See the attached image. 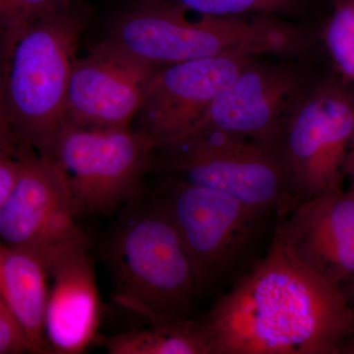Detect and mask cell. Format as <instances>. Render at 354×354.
<instances>
[{
    "label": "cell",
    "instance_id": "9a60e30c",
    "mask_svg": "<svg viewBox=\"0 0 354 354\" xmlns=\"http://www.w3.org/2000/svg\"><path fill=\"white\" fill-rule=\"evenodd\" d=\"M48 277L36 256L0 241V297L24 330L32 353H48L44 317Z\"/></svg>",
    "mask_w": 354,
    "mask_h": 354
},
{
    "label": "cell",
    "instance_id": "4fadbf2b",
    "mask_svg": "<svg viewBox=\"0 0 354 354\" xmlns=\"http://www.w3.org/2000/svg\"><path fill=\"white\" fill-rule=\"evenodd\" d=\"M274 237L292 259L346 290H354V194L327 193L299 203Z\"/></svg>",
    "mask_w": 354,
    "mask_h": 354
},
{
    "label": "cell",
    "instance_id": "d4e9b609",
    "mask_svg": "<svg viewBox=\"0 0 354 354\" xmlns=\"http://www.w3.org/2000/svg\"><path fill=\"white\" fill-rule=\"evenodd\" d=\"M333 2H334V4L335 3H337V1H339V0H332Z\"/></svg>",
    "mask_w": 354,
    "mask_h": 354
},
{
    "label": "cell",
    "instance_id": "cb8c5ba5",
    "mask_svg": "<svg viewBox=\"0 0 354 354\" xmlns=\"http://www.w3.org/2000/svg\"><path fill=\"white\" fill-rule=\"evenodd\" d=\"M348 351H351L349 353H354V330L353 335V344H351V346H349Z\"/></svg>",
    "mask_w": 354,
    "mask_h": 354
},
{
    "label": "cell",
    "instance_id": "52a82bcc",
    "mask_svg": "<svg viewBox=\"0 0 354 354\" xmlns=\"http://www.w3.org/2000/svg\"><path fill=\"white\" fill-rule=\"evenodd\" d=\"M155 167L190 185L278 212L292 209L276 147L223 131L185 135L158 147Z\"/></svg>",
    "mask_w": 354,
    "mask_h": 354
},
{
    "label": "cell",
    "instance_id": "d6986e66",
    "mask_svg": "<svg viewBox=\"0 0 354 354\" xmlns=\"http://www.w3.org/2000/svg\"><path fill=\"white\" fill-rule=\"evenodd\" d=\"M72 0H0V53L20 32Z\"/></svg>",
    "mask_w": 354,
    "mask_h": 354
},
{
    "label": "cell",
    "instance_id": "603a6c76",
    "mask_svg": "<svg viewBox=\"0 0 354 354\" xmlns=\"http://www.w3.org/2000/svg\"><path fill=\"white\" fill-rule=\"evenodd\" d=\"M346 183H348L346 191L354 194V140L349 150L348 162L346 167Z\"/></svg>",
    "mask_w": 354,
    "mask_h": 354
},
{
    "label": "cell",
    "instance_id": "ac0fdd59",
    "mask_svg": "<svg viewBox=\"0 0 354 354\" xmlns=\"http://www.w3.org/2000/svg\"><path fill=\"white\" fill-rule=\"evenodd\" d=\"M334 6L324 43L344 80L354 85V0H339Z\"/></svg>",
    "mask_w": 354,
    "mask_h": 354
},
{
    "label": "cell",
    "instance_id": "6da1fadb",
    "mask_svg": "<svg viewBox=\"0 0 354 354\" xmlns=\"http://www.w3.org/2000/svg\"><path fill=\"white\" fill-rule=\"evenodd\" d=\"M202 320L211 354H337L354 330L348 295L292 259L274 234Z\"/></svg>",
    "mask_w": 354,
    "mask_h": 354
},
{
    "label": "cell",
    "instance_id": "44dd1931",
    "mask_svg": "<svg viewBox=\"0 0 354 354\" xmlns=\"http://www.w3.org/2000/svg\"><path fill=\"white\" fill-rule=\"evenodd\" d=\"M20 153H11L0 151V208L10 196L17 183L21 169Z\"/></svg>",
    "mask_w": 354,
    "mask_h": 354
},
{
    "label": "cell",
    "instance_id": "7a4b0ae2",
    "mask_svg": "<svg viewBox=\"0 0 354 354\" xmlns=\"http://www.w3.org/2000/svg\"><path fill=\"white\" fill-rule=\"evenodd\" d=\"M109 39L158 65L218 57H291L312 41L306 28L271 15L212 16L169 4L127 2Z\"/></svg>",
    "mask_w": 354,
    "mask_h": 354
},
{
    "label": "cell",
    "instance_id": "277c9868",
    "mask_svg": "<svg viewBox=\"0 0 354 354\" xmlns=\"http://www.w3.org/2000/svg\"><path fill=\"white\" fill-rule=\"evenodd\" d=\"M140 199L125 207L106 249L113 299L148 323L196 317V279L183 242L155 199Z\"/></svg>",
    "mask_w": 354,
    "mask_h": 354
},
{
    "label": "cell",
    "instance_id": "8fae6325",
    "mask_svg": "<svg viewBox=\"0 0 354 354\" xmlns=\"http://www.w3.org/2000/svg\"><path fill=\"white\" fill-rule=\"evenodd\" d=\"M162 66L111 39L97 44L72 67L66 121L101 129L132 127L147 88Z\"/></svg>",
    "mask_w": 354,
    "mask_h": 354
},
{
    "label": "cell",
    "instance_id": "2e32d148",
    "mask_svg": "<svg viewBox=\"0 0 354 354\" xmlns=\"http://www.w3.org/2000/svg\"><path fill=\"white\" fill-rule=\"evenodd\" d=\"M102 339L111 354H211L202 318L169 319Z\"/></svg>",
    "mask_w": 354,
    "mask_h": 354
},
{
    "label": "cell",
    "instance_id": "7402d4cb",
    "mask_svg": "<svg viewBox=\"0 0 354 354\" xmlns=\"http://www.w3.org/2000/svg\"><path fill=\"white\" fill-rule=\"evenodd\" d=\"M23 147L16 138L12 128L9 124L3 97H2L1 83H0V151L11 153H19Z\"/></svg>",
    "mask_w": 354,
    "mask_h": 354
},
{
    "label": "cell",
    "instance_id": "ffe728a7",
    "mask_svg": "<svg viewBox=\"0 0 354 354\" xmlns=\"http://www.w3.org/2000/svg\"><path fill=\"white\" fill-rule=\"evenodd\" d=\"M32 353V346L20 323L0 297V354Z\"/></svg>",
    "mask_w": 354,
    "mask_h": 354
},
{
    "label": "cell",
    "instance_id": "ba28073f",
    "mask_svg": "<svg viewBox=\"0 0 354 354\" xmlns=\"http://www.w3.org/2000/svg\"><path fill=\"white\" fill-rule=\"evenodd\" d=\"M353 87L332 79L309 88L286 120L277 150L292 208L344 190L354 140Z\"/></svg>",
    "mask_w": 354,
    "mask_h": 354
},
{
    "label": "cell",
    "instance_id": "e0dca14e",
    "mask_svg": "<svg viewBox=\"0 0 354 354\" xmlns=\"http://www.w3.org/2000/svg\"><path fill=\"white\" fill-rule=\"evenodd\" d=\"M127 2L169 4L203 15H271L281 18L298 12L301 6V0H127Z\"/></svg>",
    "mask_w": 354,
    "mask_h": 354
},
{
    "label": "cell",
    "instance_id": "3957f363",
    "mask_svg": "<svg viewBox=\"0 0 354 354\" xmlns=\"http://www.w3.org/2000/svg\"><path fill=\"white\" fill-rule=\"evenodd\" d=\"M90 8L72 0L26 28L0 53V83L20 145L51 160L66 122V97Z\"/></svg>",
    "mask_w": 354,
    "mask_h": 354
},
{
    "label": "cell",
    "instance_id": "30bf717a",
    "mask_svg": "<svg viewBox=\"0 0 354 354\" xmlns=\"http://www.w3.org/2000/svg\"><path fill=\"white\" fill-rule=\"evenodd\" d=\"M307 83L298 65L257 58L179 137L223 131L277 148L286 120L309 90Z\"/></svg>",
    "mask_w": 354,
    "mask_h": 354
},
{
    "label": "cell",
    "instance_id": "8992f818",
    "mask_svg": "<svg viewBox=\"0 0 354 354\" xmlns=\"http://www.w3.org/2000/svg\"><path fill=\"white\" fill-rule=\"evenodd\" d=\"M157 144L137 129H101L66 121L51 160L64 176L77 216H109L143 195Z\"/></svg>",
    "mask_w": 354,
    "mask_h": 354
},
{
    "label": "cell",
    "instance_id": "9c48e42d",
    "mask_svg": "<svg viewBox=\"0 0 354 354\" xmlns=\"http://www.w3.org/2000/svg\"><path fill=\"white\" fill-rule=\"evenodd\" d=\"M10 196L0 208V241L36 256L48 276L70 254L87 249L64 176L55 162L28 148Z\"/></svg>",
    "mask_w": 354,
    "mask_h": 354
},
{
    "label": "cell",
    "instance_id": "5b68a950",
    "mask_svg": "<svg viewBox=\"0 0 354 354\" xmlns=\"http://www.w3.org/2000/svg\"><path fill=\"white\" fill-rule=\"evenodd\" d=\"M176 227L187 251L198 298L232 286L264 256L266 239L281 220L223 193L169 177L155 198Z\"/></svg>",
    "mask_w": 354,
    "mask_h": 354
},
{
    "label": "cell",
    "instance_id": "7c38bea8",
    "mask_svg": "<svg viewBox=\"0 0 354 354\" xmlns=\"http://www.w3.org/2000/svg\"><path fill=\"white\" fill-rule=\"evenodd\" d=\"M257 58L208 57L164 65L147 88L135 129L150 136L158 147L177 138Z\"/></svg>",
    "mask_w": 354,
    "mask_h": 354
},
{
    "label": "cell",
    "instance_id": "5bb4252c",
    "mask_svg": "<svg viewBox=\"0 0 354 354\" xmlns=\"http://www.w3.org/2000/svg\"><path fill=\"white\" fill-rule=\"evenodd\" d=\"M44 317L48 353L79 354L95 341L101 299L87 249L70 254L50 272Z\"/></svg>",
    "mask_w": 354,
    "mask_h": 354
}]
</instances>
